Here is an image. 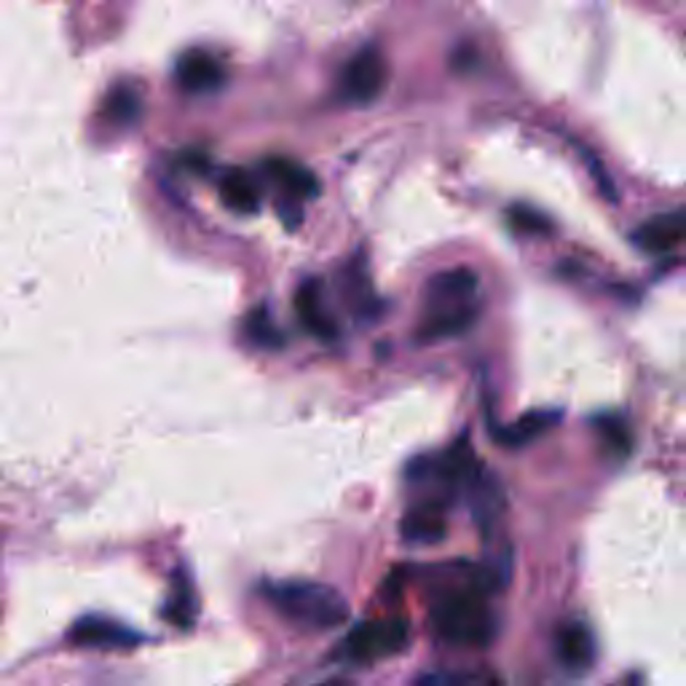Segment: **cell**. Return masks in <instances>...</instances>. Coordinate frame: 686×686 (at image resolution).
<instances>
[{
  "instance_id": "cell-1",
  "label": "cell",
  "mask_w": 686,
  "mask_h": 686,
  "mask_svg": "<svg viewBox=\"0 0 686 686\" xmlns=\"http://www.w3.org/2000/svg\"><path fill=\"white\" fill-rule=\"evenodd\" d=\"M478 585L445 592L432 606V628L445 644L483 649L497 639V617Z\"/></svg>"
},
{
  "instance_id": "cell-2",
  "label": "cell",
  "mask_w": 686,
  "mask_h": 686,
  "mask_svg": "<svg viewBox=\"0 0 686 686\" xmlns=\"http://www.w3.org/2000/svg\"><path fill=\"white\" fill-rule=\"evenodd\" d=\"M265 601L284 620L303 630H336L349 622V603L338 590L319 582H274L263 587Z\"/></svg>"
},
{
  "instance_id": "cell-3",
  "label": "cell",
  "mask_w": 686,
  "mask_h": 686,
  "mask_svg": "<svg viewBox=\"0 0 686 686\" xmlns=\"http://www.w3.org/2000/svg\"><path fill=\"white\" fill-rule=\"evenodd\" d=\"M411 641V628L405 620H370L351 628L344 641V654L357 663L394 657Z\"/></svg>"
},
{
  "instance_id": "cell-4",
  "label": "cell",
  "mask_w": 686,
  "mask_h": 686,
  "mask_svg": "<svg viewBox=\"0 0 686 686\" xmlns=\"http://www.w3.org/2000/svg\"><path fill=\"white\" fill-rule=\"evenodd\" d=\"M386 86V62L375 46L360 48L341 73V91L349 102L370 105Z\"/></svg>"
},
{
  "instance_id": "cell-5",
  "label": "cell",
  "mask_w": 686,
  "mask_h": 686,
  "mask_svg": "<svg viewBox=\"0 0 686 686\" xmlns=\"http://www.w3.org/2000/svg\"><path fill=\"white\" fill-rule=\"evenodd\" d=\"M475 293H478V274L472 269H448L432 276L426 282L424 301L429 312H445V308L472 306Z\"/></svg>"
},
{
  "instance_id": "cell-6",
  "label": "cell",
  "mask_w": 686,
  "mask_h": 686,
  "mask_svg": "<svg viewBox=\"0 0 686 686\" xmlns=\"http://www.w3.org/2000/svg\"><path fill=\"white\" fill-rule=\"evenodd\" d=\"M175 81L185 95H213L226 84V67L209 52H185L175 65Z\"/></svg>"
},
{
  "instance_id": "cell-7",
  "label": "cell",
  "mask_w": 686,
  "mask_h": 686,
  "mask_svg": "<svg viewBox=\"0 0 686 686\" xmlns=\"http://www.w3.org/2000/svg\"><path fill=\"white\" fill-rule=\"evenodd\" d=\"M633 242L644 252L660 255V252L673 250V247L686 242V207L673 209V213L654 215L652 220L641 222L633 231Z\"/></svg>"
},
{
  "instance_id": "cell-8",
  "label": "cell",
  "mask_w": 686,
  "mask_h": 686,
  "mask_svg": "<svg viewBox=\"0 0 686 686\" xmlns=\"http://www.w3.org/2000/svg\"><path fill=\"white\" fill-rule=\"evenodd\" d=\"M400 531H403V540L413 542V545H432V542H440L445 531H448L443 499L432 497L413 504L411 510L405 512Z\"/></svg>"
},
{
  "instance_id": "cell-9",
  "label": "cell",
  "mask_w": 686,
  "mask_h": 686,
  "mask_svg": "<svg viewBox=\"0 0 686 686\" xmlns=\"http://www.w3.org/2000/svg\"><path fill=\"white\" fill-rule=\"evenodd\" d=\"M70 641L76 646L89 649H129L140 641L134 630L105 617H81L70 630Z\"/></svg>"
},
{
  "instance_id": "cell-10",
  "label": "cell",
  "mask_w": 686,
  "mask_h": 686,
  "mask_svg": "<svg viewBox=\"0 0 686 686\" xmlns=\"http://www.w3.org/2000/svg\"><path fill=\"white\" fill-rule=\"evenodd\" d=\"M295 312H298L301 325L319 341H333L338 336V327L323 303V290L314 280L303 282L295 293Z\"/></svg>"
},
{
  "instance_id": "cell-11",
  "label": "cell",
  "mask_w": 686,
  "mask_h": 686,
  "mask_svg": "<svg viewBox=\"0 0 686 686\" xmlns=\"http://www.w3.org/2000/svg\"><path fill=\"white\" fill-rule=\"evenodd\" d=\"M469 491V507H472L475 521L480 523V529H488L499 521V515L504 512V486L497 475L480 469L472 480L467 483Z\"/></svg>"
},
{
  "instance_id": "cell-12",
  "label": "cell",
  "mask_w": 686,
  "mask_h": 686,
  "mask_svg": "<svg viewBox=\"0 0 686 686\" xmlns=\"http://www.w3.org/2000/svg\"><path fill=\"white\" fill-rule=\"evenodd\" d=\"M555 652L568 671H590L596 663V639L582 622H568L555 635Z\"/></svg>"
},
{
  "instance_id": "cell-13",
  "label": "cell",
  "mask_w": 686,
  "mask_h": 686,
  "mask_svg": "<svg viewBox=\"0 0 686 686\" xmlns=\"http://www.w3.org/2000/svg\"><path fill=\"white\" fill-rule=\"evenodd\" d=\"M558 422H560L558 411H531V413H523L518 422L491 429V435L497 437L502 445H507V448H521V445L545 435V432L553 429Z\"/></svg>"
},
{
  "instance_id": "cell-14",
  "label": "cell",
  "mask_w": 686,
  "mask_h": 686,
  "mask_svg": "<svg viewBox=\"0 0 686 686\" xmlns=\"http://www.w3.org/2000/svg\"><path fill=\"white\" fill-rule=\"evenodd\" d=\"M220 199L231 213L255 215L261 213V188L252 181L250 172L228 170L220 177Z\"/></svg>"
},
{
  "instance_id": "cell-15",
  "label": "cell",
  "mask_w": 686,
  "mask_h": 686,
  "mask_svg": "<svg viewBox=\"0 0 686 686\" xmlns=\"http://www.w3.org/2000/svg\"><path fill=\"white\" fill-rule=\"evenodd\" d=\"M478 319V306H461V308H445V312H429L422 319V330L418 338L422 341H440V338H454L469 330Z\"/></svg>"
},
{
  "instance_id": "cell-16",
  "label": "cell",
  "mask_w": 686,
  "mask_h": 686,
  "mask_svg": "<svg viewBox=\"0 0 686 686\" xmlns=\"http://www.w3.org/2000/svg\"><path fill=\"white\" fill-rule=\"evenodd\" d=\"M265 172L271 175V181L280 183L293 199H314L319 194V183L306 166L290 162V159H271L265 162Z\"/></svg>"
},
{
  "instance_id": "cell-17",
  "label": "cell",
  "mask_w": 686,
  "mask_h": 686,
  "mask_svg": "<svg viewBox=\"0 0 686 686\" xmlns=\"http://www.w3.org/2000/svg\"><path fill=\"white\" fill-rule=\"evenodd\" d=\"M142 113V102L140 95L129 86H119V89L110 91L108 97V119L119 127H132L134 121L140 119Z\"/></svg>"
},
{
  "instance_id": "cell-18",
  "label": "cell",
  "mask_w": 686,
  "mask_h": 686,
  "mask_svg": "<svg viewBox=\"0 0 686 686\" xmlns=\"http://www.w3.org/2000/svg\"><path fill=\"white\" fill-rule=\"evenodd\" d=\"M244 333L252 344L263 346V349H276V346H282V333L276 330L274 323H271L265 308H255V312L247 317Z\"/></svg>"
},
{
  "instance_id": "cell-19",
  "label": "cell",
  "mask_w": 686,
  "mask_h": 686,
  "mask_svg": "<svg viewBox=\"0 0 686 686\" xmlns=\"http://www.w3.org/2000/svg\"><path fill=\"white\" fill-rule=\"evenodd\" d=\"M491 682V676L486 673H426V676H418V684H432V686H450V684H483Z\"/></svg>"
},
{
  "instance_id": "cell-20",
  "label": "cell",
  "mask_w": 686,
  "mask_h": 686,
  "mask_svg": "<svg viewBox=\"0 0 686 686\" xmlns=\"http://www.w3.org/2000/svg\"><path fill=\"white\" fill-rule=\"evenodd\" d=\"M598 426H601V435L606 437V440H609V448L625 456L628 448H630V437H628L625 424H622L620 418H603V422Z\"/></svg>"
},
{
  "instance_id": "cell-21",
  "label": "cell",
  "mask_w": 686,
  "mask_h": 686,
  "mask_svg": "<svg viewBox=\"0 0 686 686\" xmlns=\"http://www.w3.org/2000/svg\"><path fill=\"white\" fill-rule=\"evenodd\" d=\"M510 215H512V226L521 228V231H529V233H545V231H549V222L542 218L540 213H534V209L515 207Z\"/></svg>"
}]
</instances>
